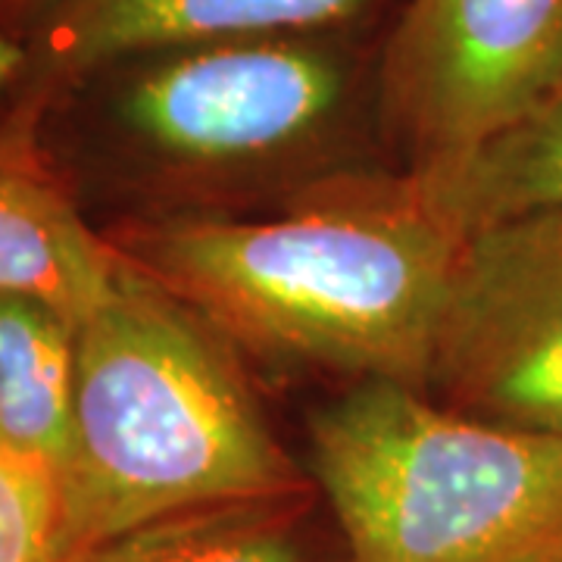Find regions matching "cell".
<instances>
[{
  "mask_svg": "<svg viewBox=\"0 0 562 562\" xmlns=\"http://www.w3.org/2000/svg\"><path fill=\"white\" fill-rule=\"evenodd\" d=\"M562 441V210L462 235L425 394Z\"/></svg>",
  "mask_w": 562,
  "mask_h": 562,
  "instance_id": "6",
  "label": "cell"
},
{
  "mask_svg": "<svg viewBox=\"0 0 562 562\" xmlns=\"http://www.w3.org/2000/svg\"><path fill=\"white\" fill-rule=\"evenodd\" d=\"M41 110H0V291L35 294L79 325L122 257L57 179L38 144Z\"/></svg>",
  "mask_w": 562,
  "mask_h": 562,
  "instance_id": "8",
  "label": "cell"
},
{
  "mask_svg": "<svg viewBox=\"0 0 562 562\" xmlns=\"http://www.w3.org/2000/svg\"><path fill=\"white\" fill-rule=\"evenodd\" d=\"M375 0H29L13 25L25 63L10 103L44 110L106 66L210 41L319 35Z\"/></svg>",
  "mask_w": 562,
  "mask_h": 562,
  "instance_id": "7",
  "label": "cell"
},
{
  "mask_svg": "<svg viewBox=\"0 0 562 562\" xmlns=\"http://www.w3.org/2000/svg\"><path fill=\"white\" fill-rule=\"evenodd\" d=\"M347 101V63L316 35L210 41L113 63L41 113L69 144L44 150L57 179L144 184L154 176L279 160L328 132Z\"/></svg>",
  "mask_w": 562,
  "mask_h": 562,
  "instance_id": "4",
  "label": "cell"
},
{
  "mask_svg": "<svg viewBox=\"0 0 562 562\" xmlns=\"http://www.w3.org/2000/svg\"><path fill=\"white\" fill-rule=\"evenodd\" d=\"M562 85V0H409L384 57L387 120L438 184Z\"/></svg>",
  "mask_w": 562,
  "mask_h": 562,
  "instance_id": "5",
  "label": "cell"
},
{
  "mask_svg": "<svg viewBox=\"0 0 562 562\" xmlns=\"http://www.w3.org/2000/svg\"><path fill=\"white\" fill-rule=\"evenodd\" d=\"M0 562H66L60 482L0 447Z\"/></svg>",
  "mask_w": 562,
  "mask_h": 562,
  "instance_id": "12",
  "label": "cell"
},
{
  "mask_svg": "<svg viewBox=\"0 0 562 562\" xmlns=\"http://www.w3.org/2000/svg\"><path fill=\"white\" fill-rule=\"evenodd\" d=\"M303 494L172 513L81 550L69 562H306Z\"/></svg>",
  "mask_w": 562,
  "mask_h": 562,
  "instance_id": "11",
  "label": "cell"
},
{
  "mask_svg": "<svg viewBox=\"0 0 562 562\" xmlns=\"http://www.w3.org/2000/svg\"><path fill=\"white\" fill-rule=\"evenodd\" d=\"M101 235L228 344L416 391L462 244L413 176L328 181L266 220L154 213Z\"/></svg>",
  "mask_w": 562,
  "mask_h": 562,
  "instance_id": "1",
  "label": "cell"
},
{
  "mask_svg": "<svg viewBox=\"0 0 562 562\" xmlns=\"http://www.w3.org/2000/svg\"><path fill=\"white\" fill-rule=\"evenodd\" d=\"M72 403L76 322L35 294L0 291V447L60 482Z\"/></svg>",
  "mask_w": 562,
  "mask_h": 562,
  "instance_id": "9",
  "label": "cell"
},
{
  "mask_svg": "<svg viewBox=\"0 0 562 562\" xmlns=\"http://www.w3.org/2000/svg\"><path fill=\"white\" fill-rule=\"evenodd\" d=\"M313 475L350 562H531L562 553V441L357 382L310 419Z\"/></svg>",
  "mask_w": 562,
  "mask_h": 562,
  "instance_id": "3",
  "label": "cell"
},
{
  "mask_svg": "<svg viewBox=\"0 0 562 562\" xmlns=\"http://www.w3.org/2000/svg\"><path fill=\"white\" fill-rule=\"evenodd\" d=\"M29 0H0V32H10L13 35V25L22 16Z\"/></svg>",
  "mask_w": 562,
  "mask_h": 562,
  "instance_id": "13",
  "label": "cell"
},
{
  "mask_svg": "<svg viewBox=\"0 0 562 562\" xmlns=\"http://www.w3.org/2000/svg\"><path fill=\"white\" fill-rule=\"evenodd\" d=\"M531 562H562V553L560 557H543V560H531Z\"/></svg>",
  "mask_w": 562,
  "mask_h": 562,
  "instance_id": "14",
  "label": "cell"
},
{
  "mask_svg": "<svg viewBox=\"0 0 562 562\" xmlns=\"http://www.w3.org/2000/svg\"><path fill=\"white\" fill-rule=\"evenodd\" d=\"M422 188L460 235L531 210H562V85L460 172Z\"/></svg>",
  "mask_w": 562,
  "mask_h": 562,
  "instance_id": "10",
  "label": "cell"
},
{
  "mask_svg": "<svg viewBox=\"0 0 562 562\" xmlns=\"http://www.w3.org/2000/svg\"><path fill=\"white\" fill-rule=\"evenodd\" d=\"M232 344L122 257L76 325L72 450L60 475L66 562L94 543L213 503L303 494Z\"/></svg>",
  "mask_w": 562,
  "mask_h": 562,
  "instance_id": "2",
  "label": "cell"
}]
</instances>
